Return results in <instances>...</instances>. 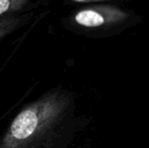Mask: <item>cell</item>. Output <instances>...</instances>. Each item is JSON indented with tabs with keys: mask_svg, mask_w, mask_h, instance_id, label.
I'll use <instances>...</instances> for the list:
<instances>
[{
	"mask_svg": "<svg viewBox=\"0 0 149 148\" xmlns=\"http://www.w3.org/2000/svg\"><path fill=\"white\" fill-rule=\"evenodd\" d=\"M70 2H74V3H84V2H88L91 0H69Z\"/></svg>",
	"mask_w": 149,
	"mask_h": 148,
	"instance_id": "obj_4",
	"label": "cell"
},
{
	"mask_svg": "<svg viewBox=\"0 0 149 148\" xmlns=\"http://www.w3.org/2000/svg\"><path fill=\"white\" fill-rule=\"evenodd\" d=\"M47 13V10L42 9L38 11H30L24 13L11 14L0 17V42L11 36L22 28L39 22Z\"/></svg>",
	"mask_w": 149,
	"mask_h": 148,
	"instance_id": "obj_2",
	"label": "cell"
},
{
	"mask_svg": "<svg viewBox=\"0 0 149 148\" xmlns=\"http://www.w3.org/2000/svg\"><path fill=\"white\" fill-rule=\"evenodd\" d=\"M69 105L60 88L47 90L24 107L10 123L0 148H35L46 144Z\"/></svg>",
	"mask_w": 149,
	"mask_h": 148,
	"instance_id": "obj_1",
	"label": "cell"
},
{
	"mask_svg": "<svg viewBox=\"0 0 149 148\" xmlns=\"http://www.w3.org/2000/svg\"><path fill=\"white\" fill-rule=\"evenodd\" d=\"M46 9V0H0V17Z\"/></svg>",
	"mask_w": 149,
	"mask_h": 148,
	"instance_id": "obj_3",
	"label": "cell"
}]
</instances>
